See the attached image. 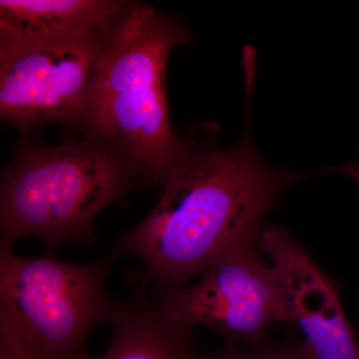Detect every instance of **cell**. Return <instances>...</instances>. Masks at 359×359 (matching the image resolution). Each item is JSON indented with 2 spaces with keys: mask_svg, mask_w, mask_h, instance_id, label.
<instances>
[{
  "mask_svg": "<svg viewBox=\"0 0 359 359\" xmlns=\"http://www.w3.org/2000/svg\"><path fill=\"white\" fill-rule=\"evenodd\" d=\"M320 174L268 166L248 131L229 150L190 143L165 175L154 209L116 241L115 252L140 259L160 294L178 289L231 248L259 238L278 197Z\"/></svg>",
  "mask_w": 359,
  "mask_h": 359,
  "instance_id": "6da1fadb",
  "label": "cell"
},
{
  "mask_svg": "<svg viewBox=\"0 0 359 359\" xmlns=\"http://www.w3.org/2000/svg\"><path fill=\"white\" fill-rule=\"evenodd\" d=\"M111 262L23 257L0 245V339L34 359H88L87 337L119 302L106 290Z\"/></svg>",
  "mask_w": 359,
  "mask_h": 359,
  "instance_id": "277c9868",
  "label": "cell"
},
{
  "mask_svg": "<svg viewBox=\"0 0 359 359\" xmlns=\"http://www.w3.org/2000/svg\"><path fill=\"white\" fill-rule=\"evenodd\" d=\"M259 245L280 278L285 323L299 328L308 359H359L358 340L339 292L299 243L282 226L263 229Z\"/></svg>",
  "mask_w": 359,
  "mask_h": 359,
  "instance_id": "52a82bcc",
  "label": "cell"
},
{
  "mask_svg": "<svg viewBox=\"0 0 359 359\" xmlns=\"http://www.w3.org/2000/svg\"><path fill=\"white\" fill-rule=\"evenodd\" d=\"M129 6L108 0H1L0 41H59L106 32Z\"/></svg>",
  "mask_w": 359,
  "mask_h": 359,
  "instance_id": "ba28073f",
  "label": "cell"
},
{
  "mask_svg": "<svg viewBox=\"0 0 359 359\" xmlns=\"http://www.w3.org/2000/svg\"><path fill=\"white\" fill-rule=\"evenodd\" d=\"M189 37L179 20L130 4L104 39L82 127L126 161L138 186L163 182L190 145L171 128L165 89L170 51Z\"/></svg>",
  "mask_w": 359,
  "mask_h": 359,
  "instance_id": "7a4b0ae2",
  "label": "cell"
},
{
  "mask_svg": "<svg viewBox=\"0 0 359 359\" xmlns=\"http://www.w3.org/2000/svg\"><path fill=\"white\" fill-rule=\"evenodd\" d=\"M259 238L231 248L205 271L196 285L160 294V313L181 327H205L226 341L254 344L285 323L280 278L264 262Z\"/></svg>",
  "mask_w": 359,
  "mask_h": 359,
  "instance_id": "8992f818",
  "label": "cell"
},
{
  "mask_svg": "<svg viewBox=\"0 0 359 359\" xmlns=\"http://www.w3.org/2000/svg\"><path fill=\"white\" fill-rule=\"evenodd\" d=\"M112 339L101 358L88 359H198L193 328L168 320L146 299L118 302L109 321Z\"/></svg>",
  "mask_w": 359,
  "mask_h": 359,
  "instance_id": "9c48e42d",
  "label": "cell"
},
{
  "mask_svg": "<svg viewBox=\"0 0 359 359\" xmlns=\"http://www.w3.org/2000/svg\"><path fill=\"white\" fill-rule=\"evenodd\" d=\"M0 359H34L29 354L20 351V348L0 339Z\"/></svg>",
  "mask_w": 359,
  "mask_h": 359,
  "instance_id": "8fae6325",
  "label": "cell"
},
{
  "mask_svg": "<svg viewBox=\"0 0 359 359\" xmlns=\"http://www.w3.org/2000/svg\"><path fill=\"white\" fill-rule=\"evenodd\" d=\"M199 356H200V355H199Z\"/></svg>",
  "mask_w": 359,
  "mask_h": 359,
  "instance_id": "7c38bea8",
  "label": "cell"
},
{
  "mask_svg": "<svg viewBox=\"0 0 359 359\" xmlns=\"http://www.w3.org/2000/svg\"><path fill=\"white\" fill-rule=\"evenodd\" d=\"M198 359H308L297 346L269 344L264 339L254 344L226 341L211 355H200Z\"/></svg>",
  "mask_w": 359,
  "mask_h": 359,
  "instance_id": "30bf717a",
  "label": "cell"
},
{
  "mask_svg": "<svg viewBox=\"0 0 359 359\" xmlns=\"http://www.w3.org/2000/svg\"><path fill=\"white\" fill-rule=\"evenodd\" d=\"M133 172L112 149L88 140L26 146L2 172L0 245L37 235L49 248L95 242L99 212L124 199Z\"/></svg>",
  "mask_w": 359,
  "mask_h": 359,
  "instance_id": "3957f363",
  "label": "cell"
},
{
  "mask_svg": "<svg viewBox=\"0 0 359 359\" xmlns=\"http://www.w3.org/2000/svg\"><path fill=\"white\" fill-rule=\"evenodd\" d=\"M110 29L59 41H0L2 120L21 133L48 123L83 126Z\"/></svg>",
  "mask_w": 359,
  "mask_h": 359,
  "instance_id": "5b68a950",
  "label": "cell"
}]
</instances>
